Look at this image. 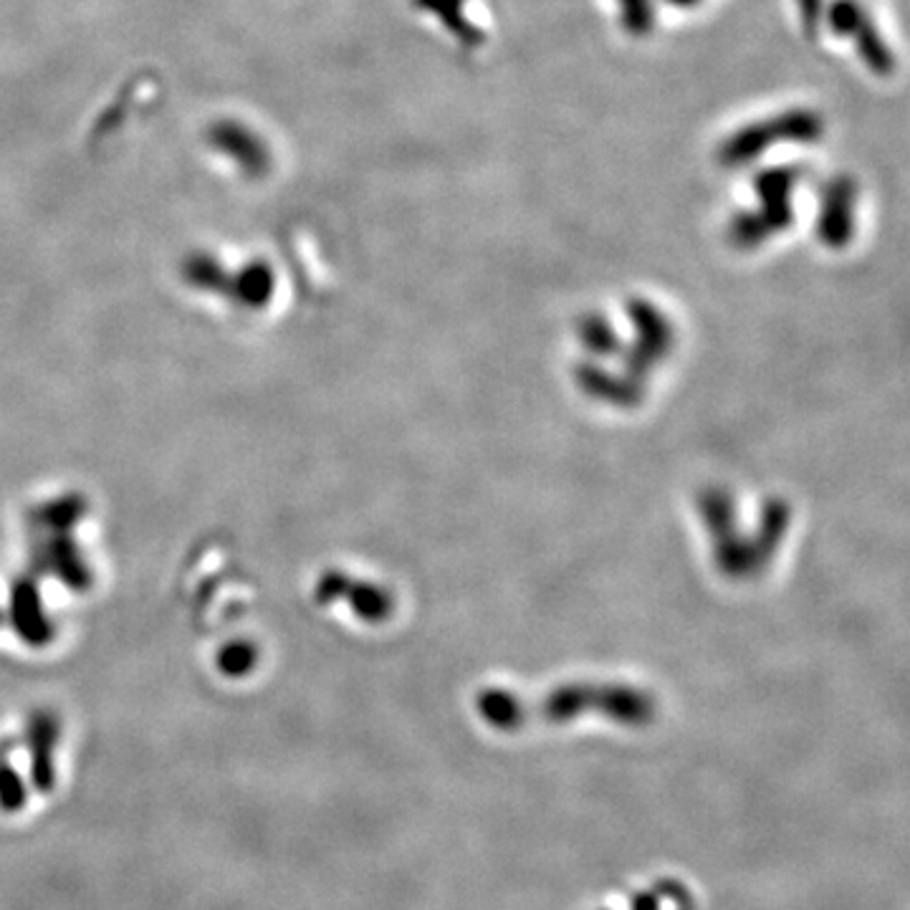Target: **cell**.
<instances>
[{"mask_svg": "<svg viewBox=\"0 0 910 910\" xmlns=\"http://www.w3.org/2000/svg\"><path fill=\"white\" fill-rule=\"evenodd\" d=\"M825 135V121L810 109H792L774 119H764L759 125H749L736 132L731 140L721 147L724 164H743L747 160L759 158L767 147L777 142H796L812 144Z\"/></svg>", "mask_w": 910, "mask_h": 910, "instance_id": "6da1fadb", "label": "cell"}, {"mask_svg": "<svg viewBox=\"0 0 910 910\" xmlns=\"http://www.w3.org/2000/svg\"><path fill=\"white\" fill-rule=\"evenodd\" d=\"M827 19L832 31L839 33V36H855L857 51L865 58L875 74L886 76L892 72V54L890 49L882 41L880 31L875 29L872 21L865 13V8L857 3V0H835L829 6Z\"/></svg>", "mask_w": 910, "mask_h": 910, "instance_id": "7a4b0ae2", "label": "cell"}, {"mask_svg": "<svg viewBox=\"0 0 910 910\" xmlns=\"http://www.w3.org/2000/svg\"><path fill=\"white\" fill-rule=\"evenodd\" d=\"M58 741V726L51 716H36L29 724V757L31 782L39 794H51L56 786L54 747Z\"/></svg>", "mask_w": 910, "mask_h": 910, "instance_id": "3957f363", "label": "cell"}, {"mask_svg": "<svg viewBox=\"0 0 910 910\" xmlns=\"http://www.w3.org/2000/svg\"><path fill=\"white\" fill-rule=\"evenodd\" d=\"M29 802V786H25L19 769L8 761V743H0V812L19 814Z\"/></svg>", "mask_w": 910, "mask_h": 910, "instance_id": "277c9868", "label": "cell"}, {"mask_svg": "<svg viewBox=\"0 0 910 910\" xmlns=\"http://www.w3.org/2000/svg\"><path fill=\"white\" fill-rule=\"evenodd\" d=\"M463 3L465 0H418V6L428 8L430 13L440 15V19H443V25H448V29L453 31L463 43H481L483 33L468 23V19L463 15Z\"/></svg>", "mask_w": 910, "mask_h": 910, "instance_id": "5b68a950", "label": "cell"}, {"mask_svg": "<svg viewBox=\"0 0 910 910\" xmlns=\"http://www.w3.org/2000/svg\"><path fill=\"white\" fill-rule=\"evenodd\" d=\"M622 8V23L630 33L635 36H643L650 29H653V3L650 0H620Z\"/></svg>", "mask_w": 910, "mask_h": 910, "instance_id": "8992f818", "label": "cell"}, {"mask_svg": "<svg viewBox=\"0 0 910 910\" xmlns=\"http://www.w3.org/2000/svg\"><path fill=\"white\" fill-rule=\"evenodd\" d=\"M800 6H802V13H804V21H807V25H814L817 23V19H820V0H800Z\"/></svg>", "mask_w": 910, "mask_h": 910, "instance_id": "52a82bcc", "label": "cell"}, {"mask_svg": "<svg viewBox=\"0 0 910 910\" xmlns=\"http://www.w3.org/2000/svg\"><path fill=\"white\" fill-rule=\"evenodd\" d=\"M671 3H675V6H683V8H688V6H696L698 0H671Z\"/></svg>", "mask_w": 910, "mask_h": 910, "instance_id": "ba28073f", "label": "cell"}]
</instances>
